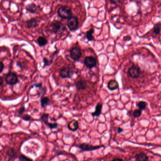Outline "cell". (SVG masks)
Here are the masks:
<instances>
[{
  "instance_id": "836d02e7",
  "label": "cell",
  "mask_w": 161,
  "mask_h": 161,
  "mask_svg": "<svg viewBox=\"0 0 161 161\" xmlns=\"http://www.w3.org/2000/svg\"><path fill=\"white\" fill-rule=\"evenodd\" d=\"M123 131H124L123 129L121 128V127H118V128H117V132H118V133H121Z\"/></svg>"
},
{
  "instance_id": "4dcf8cb0",
  "label": "cell",
  "mask_w": 161,
  "mask_h": 161,
  "mask_svg": "<svg viewBox=\"0 0 161 161\" xmlns=\"http://www.w3.org/2000/svg\"><path fill=\"white\" fill-rule=\"evenodd\" d=\"M110 1L112 4L117 5L121 2V0H110Z\"/></svg>"
},
{
  "instance_id": "7a4b0ae2",
  "label": "cell",
  "mask_w": 161,
  "mask_h": 161,
  "mask_svg": "<svg viewBox=\"0 0 161 161\" xmlns=\"http://www.w3.org/2000/svg\"><path fill=\"white\" fill-rule=\"evenodd\" d=\"M57 13L59 17L62 19H68L72 16V9L67 6H63L60 7Z\"/></svg>"
},
{
  "instance_id": "603a6c76",
  "label": "cell",
  "mask_w": 161,
  "mask_h": 161,
  "mask_svg": "<svg viewBox=\"0 0 161 161\" xmlns=\"http://www.w3.org/2000/svg\"><path fill=\"white\" fill-rule=\"evenodd\" d=\"M147 103L145 101H139L138 103V106L141 110H144L147 106Z\"/></svg>"
},
{
  "instance_id": "d6986e66",
  "label": "cell",
  "mask_w": 161,
  "mask_h": 161,
  "mask_svg": "<svg viewBox=\"0 0 161 161\" xmlns=\"http://www.w3.org/2000/svg\"><path fill=\"white\" fill-rule=\"evenodd\" d=\"M94 32V29L93 28H92L90 29L89 30H88L87 32L85 34V37L87 38V39L89 41H92L94 40V36L93 35Z\"/></svg>"
},
{
  "instance_id": "52a82bcc",
  "label": "cell",
  "mask_w": 161,
  "mask_h": 161,
  "mask_svg": "<svg viewBox=\"0 0 161 161\" xmlns=\"http://www.w3.org/2000/svg\"><path fill=\"white\" fill-rule=\"evenodd\" d=\"M83 151H94L97 150L98 149L100 148L101 147H104L103 145L102 146H94L92 145H90L88 144L82 143L78 146Z\"/></svg>"
},
{
  "instance_id": "7c38bea8",
  "label": "cell",
  "mask_w": 161,
  "mask_h": 161,
  "mask_svg": "<svg viewBox=\"0 0 161 161\" xmlns=\"http://www.w3.org/2000/svg\"><path fill=\"white\" fill-rule=\"evenodd\" d=\"M27 28H36L38 25V21L36 19L33 18L26 21Z\"/></svg>"
},
{
  "instance_id": "e0dca14e",
  "label": "cell",
  "mask_w": 161,
  "mask_h": 161,
  "mask_svg": "<svg viewBox=\"0 0 161 161\" xmlns=\"http://www.w3.org/2000/svg\"><path fill=\"white\" fill-rule=\"evenodd\" d=\"M7 156L11 160H14L17 158L16 152L13 148H10L7 152Z\"/></svg>"
},
{
  "instance_id": "d4e9b609",
  "label": "cell",
  "mask_w": 161,
  "mask_h": 161,
  "mask_svg": "<svg viewBox=\"0 0 161 161\" xmlns=\"http://www.w3.org/2000/svg\"><path fill=\"white\" fill-rule=\"evenodd\" d=\"M141 114H142V110H141L140 109H136L133 112V116L136 118L140 117L141 115Z\"/></svg>"
},
{
  "instance_id": "1f68e13d",
  "label": "cell",
  "mask_w": 161,
  "mask_h": 161,
  "mask_svg": "<svg viewBox=\"0 0 161 161\" xmlns=\"http://www.w3.org/2000/svg\"><path fill=\"white\" fill-rule=\"evenodd\" d=\"M4 64H3V62L0 61V73H1L3 72V70L4 69Z\"/></svg>"
},
{
  "instance_id": "ffe728a7",
  "label": "cell",
  "mask_w": 161,
  "mask_h": 161,
  "mask_svg": "<svg viewBox=\"0 0 161 161\" xmlns=\"http://www.w3.org/2000/svg\"><path fill=\"white\" fill-rule=\"evenodd\" d=\"M37 42L39 46H44L47 44V40L46 38L43 36H39L37 40Z\"/></svg>"
},
{
  "instance_id": "8d00e7d4",
  "label": "cell",
  "mask_w": 161,
  "mask_h": 161,
  "mask_svg": "<svg viewBox=\"0 0 161 161\" xmlns=\"http://www.w3.org/2000/svg\"><path fill=\"white\" fill-rule=\"evenodd\" d=\"M2 124H3V121H0V128L1 127V126H2Z\"/></svg>"
},
{
  "instance_id": "4fadbf2b",
  "label": "cell",
  "mask_w": 161,
  "mask_h": 161,
  "mask_svg": "<svg viewBox=\"0 0 161 161\" xmlns=\"http://www.w3.org/2000/svg\"><path fill=\"white\" fill-rule=\"evenodd\" d=\"M103 105L101 103H98L95 106V111L94 113H92L93 117H99L102 113Z\"/></svg>"
},
{
  "instance_id": "9a60e30c",
  "label": "cell",
  "mask_w": 161,
  "mask_h": 161,
  "mask_svg": "<svg viewBox=\"0 0 161 161\" xmlns=\"http://www.w3.org/2000/svg\"><path fill=\"white\" fill-rule=\"evenodd\" d=\"M108 87L111 91H114L119 88V84L115 80H111L108 83Z\"/></svg>"
},
{
  "instance_id": "6da1fadb",
  "label": "cell",
  "mask_w": 161,
  "mask_h": 161,
  "mask_svg": "<svg viewBox=\"0 0 161 161\" xmlns=\"http://www.w3.org/2000/svg\"><path fill=\"white\" fill-rule=\"evenodd\" d=\"M50 28L52 32L56 34H62L66 30L64 25L59 21H52L50 26Z\"/></svg>"
},
{
  "instance_id": "2e32d148",
  "label": "cell",
  "mask_w": 161,
  "mask_h": 161,
  "mask_svg": "<svg viewBox=\"0 0 161 161\" xmlns=\"http://www.w3.org/2000/svg\"><path fill=\"white\" fill-rule=\"evenodd\" d=\"M26 10L29 13H35L37 10V6L34 3L28 4L26 7Z\"/></svg>"
},
{
  "instance_id": "e575fe53",
  "label": "cell",
  "mask_w": 161,
  "mask_h": 161,
  "mask_svg": "<svg viewBox=\"0 0 161 161\" xmlns=\"http://www.w3.org/2000/svg\"><path fill=\"white\" fill-rule=\"evenodd\" d=\"M113 161H123V159L118 158L114 159H113Z\"/></svg>"
},
{
  "instance_id": "484cf974",
  "label": "cell",
  "mask_w": 161,
  "mask_h": 161,
  "mask_svg": "<svg viewBox=\"0 0 161 161\" xmlns=\"http://www.w3.org/2000/svg\"><path fill=\"white\" fill-rule=\"evenodd\" d=\"M50 129H55L57 128L58 124L57 123H49L47 125Z\"/></svg>"
},
{
  "instance_id": "4316f807",
  "label": "cell",
  "mask_w": 161,
  "mask_h": 161,
  "mask_svg": "<svg viewBox=\"0 0 161 161\" xmlns=\"http://www.w3.org/2000/svg\"><path fill=\"white\" fill-rule=\"evenodd\" d=\"M19 159L21 161H32V159L27 157L23 154H21L19 156Z\"/></svg>"
},
{
  "instance_id": "f1b7e54d",
  "label": "cell",
  "mask_w": 161,
  "mask_h": 161,
  "mask_svg": "<svg viewBox=\"0 0 161 161\" xmlns=\"http://www.w3.org/2000/svg\"><path fill=\"white\" fill-rule=\"evenodd\" d=\"M43 62H44V68L46 66H49L50 65V63L49 61L46 58H44L43 59Z\"/></svg>"
},
{
  "instance_id": "9c48e42d",
  "label": "cell",
  "mask_w": 161,
  "mask_h": 161,
  "mask_svg": "<svg viewBox=\"0 0 161 161\" xmlns=\"http://www.w3.org/2000/svg\"><path fill=\"white\" fill-rule=\"evenodd\" d=\"M97 60L92 56L86 57L84 61V64L88 69H92L97 65Z\"/></svg>"
},
{
  "instance_id": "8992f818",
  "label": "cell",
  "mask_w": 161,
  "mask_h": 161,
  "mask_svg": "<svg viewBox=\"0 0 161 161\" xmlns=\"http://www.w3.org/2000/svg\"><path fill=\"white\" fill-rule=\"evenodd\" d=\"M128 74L129 76L133 79H138L140 75V69L139 67L133 65L129 69Z\"/></svg>"
},
{
  "instance_id": "d590c367",
  "label": "cell",
  "mask_w": 161,
  "mask_h": 161,
  "mask_svg": "<svg viewBox=\"0 0 161 161\" xmlns=\"http://www.w3.org/2000/svg\"><path fill=\"white\" fill-rule=\"evenodd\" d=\"M3 80L2 79V78L0 76V87H1V85L3 84Z\"/></svg>"
},
{
  "instance_id": "cb8c5ba5",
  "label": "cell",
  "mask_w": 161,
  "mask_h": 161,
  "mask_svg": "<svg viewBox=\"0 0 161 161\" xmlns=\"http://www.w3.org/2000/svg\"><path fill=\"white\" fill-rule=\"evenodd\" d=\"M49 117V115L48 113H44L42 114L41 116V119L44 123L47 125V124L48 123V119Z\"/></svg>"
},
{
  "instance_id": "7402d4cb",
  "label": "cell",
  "mask_w": 161,
  "mask_h": 161,
  "mask_svg": "<svg viewBox=\"0 0 161 161\" xmlns=\"http://www.w3.org/2000/svg\"><path fill=\"white\" fill-rule=\"evenodd\" d=\"M34 87L38 88L40 90V92H41V94H42V95H44L46 94V87H42V83L35 84L34 85Z\"/></svg>"
},
{
  "instance_id": "5b68a950",
  "label": "cell",
  "mask_w": 161,
  "mask_h": 161,
  "mask_svg": "<svg viewBox=\"0 0 161 161\" xmlns=\"http://www.w3.org/2000/svg\"><path fill=\"white\" fill-rule=\"evenodd\" d=\"M6 82L9 85H15L19 82L18 76L14 72H9L6 76Z\"/></svg>"
},
{
  "instance_id": "d6a6232c",
  "label": "cell",
  "mask_w": 161,
  "mask_h": 161,
  "mask_svg": "<svg viewBox=\"0 0 161 161\" xmlns=\"http://www.w3.org/2000/svg\"><path fill=\"white\" fill-rule=\"evenodd\" d=\"M131 37L129 36H126L123 37V39H124L125 41H129L131 40Z\"/></svg>"
},
{
  "instance_id": "ac0fdd59",
  "label": "cell",
  "mask_w": 161,
  "mask_h": 161,
  "mask_svg": "<svg viewBox=\"0 0 161 161\" xmlns=\"http://www.w3.org/2000/svg\"><path fill=\"white\" fill-rule=\"evenodd\" d=\"M50 100L48 97H42L41 98V101H40V103H41V105L42 107H46V106L47 105H49L50 103Z\"/></svg>"
},
{
  "instance_id": "3957f363",
  "label": "cell",
  "mask_w": 161,
  "mask_h": 161,
  "mask_svg": "<svg viewBox=\"0 0 161 161\" xmlns=\"http://www.w3.org/2000/svg\"><path fill=\"white\" fill-rule=\"evenodd\" d=\"M68 28L71 31H75L79 28V21L76 17L69 18L67 22Z\"/></svg>"
},
{
  "instance_id": "277c9868",
  "label": "cell",
  "mask_w": 161,
  "mask_h": 161,
  "mask_svg": "<svg viewBox=\"0 0 161 161\" xmlns=\"http://www.w3.org/2000/svg\"><path fill=\"white\" fill-rule=\"evenodd\" d=\"M74 74V72L69 67H63L60 72V76L63 79H70Z\"/></svg>"
},
{
  "instance_id": "ba28073f",
  "label": "cell",
  "mask_w": 161,
  "mask_h": 161,
  "mask_svg": "<svg viewBox=\"0 0 161 161\" xmlns=\"http://www.w3.org/2000/svg\"><path fill=\"white\" fill-rule=\"evenodd\" d=\"M82 53L81 50L77 47H73L70 51V57L75 61H79L81 58Z\"/></svg>"
},
{
  "instance_id": "83f0119b",
  "label": "cell",
  "mask_w": 161,
  "mask_h": 161,
  "mask_svg": "<svg viewBox=\"0 0 161 161\" xmlns=\"http://www.w3.org/2000/svg\"><path fill=\"white\" fill-rule=\"evenodd\" d=\"M25 110H25V108L24 106L21 107L19 109V112H18V116H20L21 115L25 112Z\"/></svg>"
},
{
  "instance_id": "44dd1931",
  "label": "cell",
  "mask_w": 161,
  "mask_h": 161,
  "mask_svg": "<svg viewBox=\"0 0 161 161\" xmlns=\"http://www.w3.org/2000/svg\"><path fill=\"white\" fill-rule=\"evenodd\" d=\"M161 31V24L160 23L156 24L153 28V32L155 34H159Z\"/></svg>"
},
{
  "instance_id": "8fae6325",
  "label": "cell",
  "mask_w": 161,
  "mask_h": 161,
  "mask_svg": "<svg viewBox=\"0 0 161 161\" xmlns=\"http://www.w3.org/2000/svg\"><path fill=\"white\" fill-rule=\"evenodd\" d=\"M68 127L70 131H75L79 128V123L77 121L75 120H72L70 121L68 125Z\"/></svg>"
},
{
  "instance_id": "5bb4252c",
  "label": "cell",
  "mask_w": 161,
  "mask_h": 161,
  "mask_svg": "<svg viewBox=\"0 0 161 161\" xmlns=\"http://www.w3.org/2000/svg\"><path fill=\"white\" fill-rule=\"evenodd\" d=\"M135 160L138 161H146L148 160L149 157L146 153H139L135 156Z\"/></svg>"
},
{
  "instance_id": "f546056e",
  "label": "cell",
  "mask_w": 161,
  "mask_h": 161,
  "mask_svg": "<svg viewBox=\"0 0 161 161\" xmlns=\"http://www.w3.org/2000/svg\"><path fill=\"white\" fill-rule=\"evenodd\" d=\"M22 119L25 121H29L31 120V116L28 114H26L22 117Z\"/></svg>"
},
{
  "instance_id": "30bf717a",
  "label": "cell",
  "mask_w": 161,
  "mask_h": 161,
  "mask_svg": "<svg viewBox=\"0 0 161 161\" xmlns=\"http://www.w3.org/2000/svg\"><path fill=\"white\" fill-rule=\"evenodd\" d=\"M75 86L79 90H84L87 88V83L85 80L81 79L75 83Z\"/></svg>"
}]
</instances>
